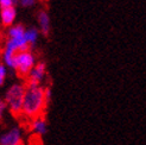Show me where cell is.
I'll return each mask as SVG.
<instances>
[{
    "instance_id": "cell-1",
    "label": "cell",
    "mask_w": 146,
    "mask_h": 145,
    "mask_svg": "<svg viewBox=\"0 0 146 145\" xmlns=\"http://www.w3.org/2000/svg\"><path fill=\"white\" fill-rule=\"evenodd\" d=\"M46 105L48 101L45 99V89L43 87H26L21 115L31 120L42 117Z\"/></svg>"
},
{
    "instance_id": "cell-2",
    "label": "cell",
    "mask_w": 146,
    "mask_h": 145,
    "mask_svg": "<svg viewBox=\"0 0 146 145\" xmlns=\"http://www.w3.org/2000/svg\"><path fill=\"white\" fill-rule=\"evenodd\" d=\"M26 87L23 83H14L12 84L5 93V102L7 108L11 111L14 117H20L23 111V101L25 95Z\"/></svg>"
},
{
    "instance_id": "cell-3",
    "label": "cell",
    "mask_w": 146,
    "mask_h": 145,
    "mask_svg": "<svg viewBox=\"0 0 146 145\" xmlns=\"http://www.w3.org/2000/svg\"><path fill=\"white\" fill-rule=\"evenodd\" d=\"M36 64V57L31 50H25L14 55L13 59V66L12 69L16 70L19 77L26 78L30 74V71Z\"/></svg>"
},
{
    "instance_id": "cell-4",
    "label": "cell",
    "mask_w": 146,
    "mask_h": 145,
    "mask_svg": "<svg viewBox=\"0 0 146 145\" xmlns=\"http://www.w3.org/2000/svg\"><path fill=\"white\" fill-rule=\"evenodd\" d=\"M46 75V64L44 62H38L35 64V67L30 71V74L26 77V87H37L40 86L42 81Z\"/></svg>"
},
{
    "instance_id": "cell-5",
    "label": "cell",
    "mask_w": 146,
    "mask_h": 145,
    "mask_svg": "<svg viewBox=\"0 0 146 145\" xmlns=\"http://www.w3.org/2000/svg\"><path fill=\"white\" fill-rule=\"evenodd\" d=\"M21 140L20 127H12L0 134V145H14Z\"/></svg>"
},
{
    "instance_id": "cell-6",
    "label": "cell",
    "mask_w": 146,
    "mask_h": 145,
    "mask_svg": "<svg viewBox=\"0 0 146 145\" xmlns=\"http://www.w3.org/2000/svg\"><path fill=\"white\" fill-rule=\"evenodd\" d=\"M16 18H17L16 7H9V9L0 11V20H1V24L6 27H11Z\"/></svg>"
},
{
    "instance_id": "cell-7",
    "label": "cell",
    "mask_w": 146,
    "mask_h": 145,
    "mask_svg": "<svg viewBox=\"0 0 146 145\" xmlns=\"http://www.w3.org/2000/svg\"><path fill=\"white\" fill-rule=\"evenodd\" d=\"M31 131L37 134V136H44L48 131V124H46V120L43 118V117H38L33 120H31Z\"/></svg>"
},
{
    "instance_id": "cell-8",
    "label": "cell",
    "mask_w": 146,
    "mask_h": 145,
    "mask_svg": "<svg viewBox=\"0 0 146 145\" xmlns=\"http://www.w3.org/2000/svg\"><path fill=\"white\" fill-rule=\"evenodd\" d=\"M38 24H39V30L46 37L50 33V16L46 11H39L38 13Z\"/></svg>"
},
{
    "instance_id": "cell-9",
    "label": "cell",
    "mask_w": 146,
    "mask_h": 145,
    "mask_svg": "<svg viewBox=\"0 0 146 145\" xmlns=\"http://www.w3.org/2000/svg\"><path fill=\"white\" fill-rule=\"evenodd\" d=\"M25 36V27L23 24L12 25L7 31V38H18Z\"/></svg>"
},
{
    "instance_id": "cell-10",
    "label": "cell",
    "mask_w": 146,
    "mask_h": 145,
    "mask_svg": "<svg viewBox=\"0 0 146 145\" xmlns=\"http://www.w3.org/2000/svg\"><path fill=\"white\" fill-rule=\"evenodd\" d=\"M38 36H39V31L36 27H31L25 30V38L29 43L30 48H33L36 45V43L38 41Z\"/></svg>"
},
{
    "instance_id": "cell-11",
    "label": "cell",
    "mask_w": 146,
    "mask_h": 145,
    "mask_svg": "<svg viewBox=\"0 0 146 145\" xmlns=\"http://www.w3.org/2000/svg\"><path fill=\"white\" fill-rule=\"evenodd\" d=\"M7 76V68L4 64V62H0V87L5 83V78Z\"/></svg>"
},
{
    "instance_id": "cell-12",
    "label": "cell",
    "mask_w": 146,
    "mask_h": 145,
    "mask_svg": "<svg viewBox=\"0 0 146 145\" xmlns=\"http://www.w3.org/2000/svg\"><path fill=\"white\" fill-rule=\"evenodd\" d=\"M7 110V105L5 102L4 99H0V121H1L4 119V114Z\"/></svg>"
},
{
    "instance_id": "cell-13",
    "label": "cell",
    "mask_w": 146,
    "mask_h": 145,
    "mask_svg": "<svg viewBox=\"0 0 146 145\" xmlns=\"http://www.w3.org/2000/svg\"><path fill=\"white\" fill-rule=\"evenodd\" d=\"M9 7H14L12 0H0V9L5 10V9H9Z\"/></svg>"
},
{
    "instance_id": "cell-14",
    "label": "cell",
    "mask_w": 146,
    "mask_h": 145,
    "mask_svg": "<svg viewBox=\"0 0 146 145\" xmlns=\"http://www.w3.org/2000/svg\"><path fill=\"white\" fill-rule=\"evenodd\" d=\"M36 3V0H19L18 4L21 6V7H31L33 6Z\"/></svg>"
},
{
    "instance_id": "cell-15",
    "label": "cell",
    "mask_w": 146,
    "mask_h": 145,
    "mask_svg": "<svg viewBox=\"0 0 146 145\" xmlns=\"http://www.w3.org/2000/svg\"><path fill=\"white\" fill-rule=\"evenodd\" d=\"M44 89H45V99L49 104V101L51 100V89L50 88H44Z\"/></svg>"
},
{
    "instance_id": "cell-16",
    "label": "cell",
    "mask_w": 146,
    "mask_h": 145,
    "mask_svg": "<svg viewBox=\"0 0 146 145\" xmlns=\"http://www.w3.org/2000/svg\"><path fill=\"white\" fill-rule=\"evenodd\" d=\"M14 145H25V143H24V142H23V139H21V140H20V142H18V143H17V144H14Z\"/></svg>"
},
{
    "instance_id": "cell-17",
    "label": "cell",
    "mask_w": 146,
    "mask_h": 145,
    "mask_svg": "<svg viewBox=\"0 0 146 145\" xmlns=\"http://www.w3.org/2000/svg\"><path fill=\"white\" fill-rule=\"evenodd\" d=\"M12 1H13V4H14V6H16V5L18 4V1H19V0H12Z\"/></svg>"
},
{
    "instance_id": "cell-18",
    "label": "cell",
    "mask_w": 146,
    "mask_h": 145,
    "mask_svg": "<svg viewBox=\"0 0 146 145\" xmlns=\"http://www.w3.org/2000/svg\"><path fill=\"white\" fill-rule=\"evenodd\" d=\"M0 44H1V36H0Z\"/></svg>"
},
{
    "instance_id": "cell-19",
    "label": "cell",
    "mask_w": 146,
    "mask_h": 145,
    "mask_svg": "<svg viewBox=\"0 0 146 145\" xmlns=\"http://www.w3.org/2000/svg\"><path fill=\"white\" fill-rule=\"evenodd\" d=\"M40 1H43V0H40Z\"/></svg>"
}]
</instances>
